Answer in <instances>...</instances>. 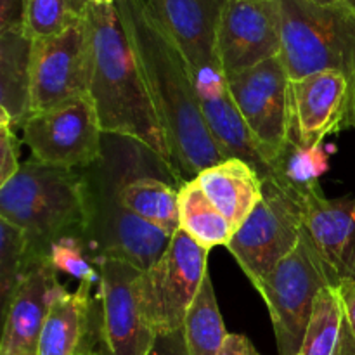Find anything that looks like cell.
<instances>
[{"mask_svg":"<svg viewBox=\"0 0 355 355\" xmlns=\"http://www.w3.org/2000/svg\"><path fill=\"white\" fill-rule=\"evenodd\" d=\"M116 7L168 141L175 173L194 179L225 158L201 113L193 71L148 0H118Z\"/></svg>","mask_w":355,"mask_h":355,"instance_id":"obj_1","label":"cell"},{"mask_svg":"<svg viewBox=\"0 0 355 355\" xmlns=\"http://www.w3.org/2000/svg\"><path fill=\"white\" fill-rule=\"evenodd\" d=\"M87 21L92 37V80L89 96L96 106L101 128L107 135L130 139L144 146L175 172L168 141L139 69L116 3H89Z\"/></svg>","mask_w":355,"mask_h":355,"instance_id":"obj_2","label":"cell"},{"mask_svg":"<svg viewBox=\"0 0 355 355\" xmlns=\"http://www.w3.org/2000/svg\"><path fill=\"white\" fill-rule=\"evenodd\" d=\"M148 148L104 134L99 162L83 170L90 193L89 243L97 259L113 257L148 270L162 259L172 236L132 214L120 201L128 173L149 155Z\"/></svg>","mask_w":355,"mask_h":355,"instance_id":"obj_3","label":"cell"},{"mask_svg":"<svg viewBox=\"0 0 355 355\" xmlns=\"http://www.w3.org/2000/svg\"><path fill=\"white\" fill-rule=\"evenodd\" d=\"M0 218L23 229L37 263L66 236L89 239L90 193L83 170L47 165L31 156L0 186Z\"/></svg>","mask_w":355,"mask_h":355,"instance_id":"obj_4","label":"cell"},{"mask_svg":"<svg viewBox=\"0 0 355 355\" xmlns=\"http://www.w3.org/2000/svg\"><path fill=\"white\" fill-rule=\"evenodd\" d=\"M283 58L290 80L322 71L347 76L355 106V10L345 2L277 0ZM352 120V113H350Z\"/></svg>","mask_w":355,"mask_h":355,"instance_id":"obj_5","label":"cell"},{"mask_svg":"<svg viewBox=\"0 0 355 355\" xmlns=\"http://www.w3.org/2000/svg\"><path fill=\"white\" fill-rule=\"evenodd\" d=\"M335 286L328 266L304 231L297 248L255 284L272 321L279 355H298L318 295Z\"/></svg>","mask_w":355,"mask_h":355,"instance_id":"obj_6","label":"cell"},{"mask_svg":"<svg viewBox=\"0 0 355 355\" xmlns=\"http://www.w3.org/2000/svg\"><path fill=\"white\" fill-rule=\"evenodd\" d=\"M305 231V203L300 194L263 180V196L238 227L227 250L255 286L300 243Z\"/></svg>","mask_w":355,"mask_h":355,"instance_id":"obj_7","label":"cell"},{"mask_svg":"<svg viewBox=\"0 0 355 355\" xmlns=\"http://www.w3.org/2000/svg\"><path fill=\"white\" fill-rule=\"evenodd\" d=\"M208 253L179 229L162 259L142 272V309L156 335L184 328L208 272Z\"/></svg>","mask_w":355,"mask_h":355,"instance_id":"obj_8","label":"cell"},{"mask_svg":"<svg viewBox=\"0 0 355 355\" xmlns=\"http://www.w3.org/2000/svg\"><path fill=\"white\" fill-rule=\"evenodd\" d=\"M21 132L31 156L47 165L85 170L103 155L104 132L90 96L31 113Z\"/></svg>","mask_w":355,"mask_h":355,"instance_id":"obj_9","label":"cell"},{"mask_svg":"<svg viewBox=\"0 0 355 355\" xmlns=\"http://www.w3.org/2000/svg\"><path fill=\"white\" fill-rule=\"evenodd\" d=\"M227 76L229 90L267 165L283 151L290 134V75L281 55Z\"/></svg>","mask_w":355,"mask_h":355,"instance_id":"obj_10","label":"cell"},{"mask_svg":"<svg viewBox=\"0 0 355 355\" xmlns=\"http://www.w3.org/2000/svg\"><path fill=\"white\" fill-rule=\"evenodd\" d=\"M99 347L97 355H148L156 333L142 309L141 276L125 260L99 259Z\"/></svg>","mask_w":355,"mask_h":355,"instance_id":"obj_11","label":"cell"},{"mask_svg":"<svg viewBox=\"0 0 355 355\" xmlns=\"http://www.w3.org/2000/svg\"><path fill=\"white\" fill-rule=\"evenodd\" d=\"M92 37L89 21L31 44V113L89 96Z\"/></svg>","mask_w":355,"mask_h":355,"instance_id":"obj_12","label":"cell"},{"mask_svg":"<svg viewBox=\"0 0 355 355\" xmlns=\"http://www.w3.org/2000/svg\"><path fill=\"white\" fill-rule=\"evenodd\" d=\"M281 51L277 0H225L217 33V55L225 75L277 58Z\"/></svg>","mask_w":355,"mask_h":355,"instance_id":"obj_13","label":"cell"},{"mask_svg":"<svg viewBox=\"0 0 355 355\" xmlns=\"http://www.w3.org/2000/svg\"><path fill=\"white\" fill-rule=\"evenodd\" d=\"M352 89L345 75L322 71L291 80L288 141L319 146L329 134L350 128Z\"/></svg>","mask_w":355,"mask_h":355,"instance_id":"obj_14","label":"cell"},{"mask_svg":"<svg viewBox=\"0 0 355 355\" xmlns=\"http://www.w3.org/2000/svg\"><path fill=\"white\" fill-rule=\"evenodd\" d=\"M193 78L201 104V113L224 158L245 159L259 172L262 180L270 179L272 170L253 141L232 99L224 69L220 66L200 69L193 73Z\"/></svg>","mask_w":355,"mask_h":355,"instance_id":"obj_15","label":"cell"},{"mask_svg":"<svg viewBox=\"0 0 355 355\" xmlns=\"http://www.w3.org/2000/svg\"><path fill=\"white\" fill-rule=\"evenodd\" d=\"M302 200L305 231L328 266L335 286L355 281V194L329 200L319 186Z\"/></svg>","mask_w":355,"mask_h":355,"instance_id":"obj_16","label":"cell"},{"mask_svg":"<svg viewBox=\"0 0 355 355\" xmlns=\"http://www.w3.org/2000/svg\"><path fill=\"white\" fill-rule=\"evenodd\" d=\"M224 3L225 0H148L151 12L182 52L193 73L220 66L217 33Z\"/></svg>","mask_w":355,"mask_h":355,"instance_id":"obj_17","label":"cell"},{"mask_svg":"<svg viewBox=\"0 0 355 355\" xmlns=\"http://www.w3.org/2000/svg\"><path fill=\"white\" fill-rule=\"evenodd\" d=\"M62 290L49 263L35 267L24 277L3 311L0 355H37L49 309Z\"/></svg>","mask_w":355,"mask_h":355,"instance_id":"obj_18","label":"cell"},{"mask_svg":"<svg viewBox=\"0 0 355 355\" xmlns=\"http://www.w3.org/2000/svg\"><path fill=\"white\" fill-rule=\"evenodd\" d=\"M92 288L89 283H80L73 293L64 288L52 302L37 355H97L101 312Z\"/></svg>","mask_w":355,"mask_h":355,"instance_id":"obj_19","label":"cell"},{"mask_svg":"<svg viewBox=\"0 0 355 355\" xmlns=\"http://www.w3.org/2000/svg\"><path fill=\"white\" fill-rule=\"evenodd\" d=\"M194 179L236 231L263 196L262 177L245 159L225 158L205 168Z\"/></svg>","mask_w":355,"mask_h":355,"instance_id":"obj_20","label":"cell"},{"mask_svg":"<svg viewBox=\"0 0 355 355\" xmlns=\"http://www.w3.org/2000/svg\"><path fill=\"white\" fill-rule=\"evenodd\" d=\"M156 156L149 153L127 175L120 187V201L142 220L173 236L179 231V187L141 166Z\"/></svg>","mask_w":355,"mask_h":355,"instance_id":"obj_21","label":"cell"},{"mask_svg":"<svg viewBox=\"0 0 355 355\" xmlns=\"http://www.w3.org/2000/svg\"><path fill=\"white\" fill-rule=\"evenodd\" d=\"M31 44L23 30L0 33V114L19 128L31 114Z\"/></svg>","mask_w":355,"mask_h":355,"instance_id":"obj_22","label":"cell"},{"mask_svg":"<svg viewBox=\"0 0 355 355\" xmlns=\"http://www.w3.org/2000/svg\"><path fill=\"white\" fill-rule=\"evenodd\" d=\"M298 355H355V338L336 286L324 288L315 298Z\"/></svg>","mask_w":355,"mask_h":355,"instance_id":"obj_23","label":"cell"},{"mask_svg":"<svg viewBox=\"0 0 355 355\" xmlns=\"http://www.w3.org/2000/svg\"><path fill=\"white\" fill-rule=\"evenodd\" d=\"M179 229L207 252L232 241L236 227L215 208L196 179L179 186Z\"/></svg>","mask_w":355,"mask_h":355,"instance_id":"obj_24","label":"cell"},{"mask_svg":"<svg viewBox=\"0 0 355 355\" xmlns=\"http://www.w3.org/2000/svg\"><path fill=\"white\" fill-rule=\"evenodd\" d=\"M184 336L191 355H220L227 333L218 309L214 283L207 272L200 293L194 298L184 321Z\"/></svg>","mask_w":355,"mask_h":355,"instance_id":"obj_25","label":"cell"},{"mask_svg":"<svg viewBox=\"0 0 355 355\" xmlns=\"http://www.w3.org/2000/svg\"><path fill=\"white\" fill-rule=\"evenodd\" d=\"M328 155L324 146H305L288 141L283 151L272 163V177L281 186L305 196L319 187V179L328 170Z\"/></svg>","mask_w":355,"mask_h":355,"instance_id":"obj_26","label":"cell"},{"mask_svg":"<svg viewBox=\"0 0 355 355\" xmlns=\"http://www.w3.org/2000/svg\"><path fill=\"white\" fill-rule=\"evenodd\" d=\"M87 0H24L23 31L31 42L55 37L83 23Z\"/></svg>","mask_w":355,"mask_h":355,"instance_id":"obj_27","label":"cell"},{"mask_svg":"<svg viewBox=\"0 0 355 355\" xmlns=\"http://www.w3.org/2000/svg\"><path fill=\"white\" fill-rule=\"evenodd\" d=\"M42 263L35 262L26 232L0 218V304L2 312L24 277Z\"/></svg>","mask_w":355,"mask_h":355,"instance_id":"obj_28","label":"cell"},{"mask_svg":"<svg viewBox=\"0 0 355 355\" xmlns=\"http://www.w3.org/2000/svg\"><path fill=\"white\" fill-rule=\"evenodd\" d=\"M47 263L55 272H64L80 283L99 286V259L90 248V243L82 236H66L51 245L47 252Z\"/></svg>","mask_w":355,"mask_h":355,"instance_id":"obj_29","label":"cell"},{"mask_svg":"<svg viewBox=\"0 0 355 355\" xmlns=\"http://www.w3.org/2000/svg\"><path fill=\"white\" fill-rule=\"evenodd\" d=\"M19 141L9 118L0 114V186L19 170Z\"/></svg>","mask_w":355,"mask_h":355,"instance_id":"obj_30","label":"cell"},{"mask_svg":"<svg viewBox=\"0 0 355 355\" xmlns=\"http://www.w3.org/2000/svg\"><path fill=\"white\" fill-rule=\"evenodd\" d=\"M148 355H191L189 349H187L186 336H184V329L156 335Z\"/></svg>","mask_w":355,"mask_h":355,"instance_id":"obj_31","label":"cell"},{"mask_svg":"<svg viewBox=\"0 0 355 355\" xmlns=\"http://www.w3.org/2000/svg\"><path fill=\"white\" fill-rule=\"evenodd\" d=\"M24 0H0V33L23 30Z\"/></svg>","mask_w":355,"mask_h":355,"instance_id":"obj_32","label":"cell"},{"mask_svg":"<svg viewBox=\"0 0 355 355\" xmlns=\"http://www.w3.org/2000/svg\"><path fill=\"white\" fill-rule=\"evenodd\" d=\"M336 288H338L340 295H342L347 322H349V328L355 338V281H342Z\"/></svg>","mask_w":355,"mask_h":355,"instance_id":"obj_33","label":"cell"},{"mask_svg":"<svg viewBox=\"0 0 355 355\" xmlns=\"http://www.w3.org/2000/svg\"><path fill=\"white\" fill-rule=\"evenodd\" d=\"M220 355H262L252 342L243 335H229Z\"/></svg>","mask_w":355,"mask_h":355,"instance_id":"obj_34","label":"cell"},{"mask_svg":"<svg viewBox=\"0 0 355 355\" xmlns=\"http://www.w3.org/2000/svg\"><path fill=\"white\" fill-rule=\"evenodd\" d=\"M87 2L92 3V6H114L118 0H87Z\"/></svg>","mask_w":355,"mask_h":355,"instance_id":"obj_35","label":"cell"},{"mask_svg":"<svg viewBox=\"0 0 355 355\" xmlns=\"http://www.w3.org/2000/svg\"><path fill=\"white\" fill-rule=\"evenodd\" d=\"M314 2H319V3H336V2H343V0H314Z\"/></svg>","mask_w":355,"mask_h":355,"instance_id":"obj_36","label":"cell"},{"mask_svg":"<svg viewBox=\"0 0 355 355\" xmlns=\"http://www.w3.org/2000/svg\"><path fill=\"white\" fill-rule=\"evenodd\" d=\"M350 128H355V106H354V111H352V120H350Z\"/></svg>","mask_w":355,"mask_h":355,"instance_id":"obj_37","label":"cell"},{"mask_svg":"<svg viewBox=\"0 0 355 355\" xmlns=\"http://www.w3.org/2000/svg\"><path fill=\"white\" fill-rule=\"evenodd\" d=\"M343 2H345L349 7H352V9L355 10V0H343Z\"/></svg>","mask_w":355,"mask_h":355,"instance_id":"obj_38","label":"cell"},{"mask_svg":"<svg viewBox=\"0 0 355 355\" xmlns=\"http://www.w3.org/2000/svg\"><path fill=\"white\" fill-rule=\"evenodd\" d=\"M80 355H96V354H89V352H85V354H80Z\"/></svg>","mask_w":355,"mask_h":355,"instance_id":"obj_39","label":"cell"}]
</instances>
